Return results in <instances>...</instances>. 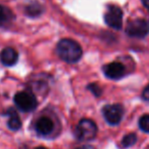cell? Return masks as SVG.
<instances>
[{"mask_svg":"<svg viewBox=\"0 0 149 149\" xmlns=\"http://www.w3.org/2000/svg\"><path fill=\"white\" fill-rule=\"evenodd\" d=\"M149 26L146 20L142 18H135L128 22L126 26V33L129 37L143 39L144 37L148 35Z\"/></svg>","mask_w":149,"mask_h":149,"instance_id":"cell-6","label":"cell"},{"mask_svg":"<svg viewBox=\"0 0 149 149\" xmlns=\"http://www.w3.org/2000/svg\"><path fill=\"white\" fill-rule=\"evenodd\" d=\"M35 149H48V148L44 147V146H39V147H37V148H35Z\"/></svg>","mask_w":149,"mask_h":149,"instance_id":"cell-19","label":"cell"},{"mask_svg":"<svg viewBox=\"0 0 149 149\" xmlns=\"http://www.w3.org/2000/svg\"><path fill=\"white\" fill-rule=\"evenodd\" d=\"M102 72L108 78L113 79V80H118L126 75V67L121 62L115 61V62L104 65L102 67Z\"/></svg>","mask_w":149,"mask_h":149,"instance_id":"cell-8","label":"cell"},{"mask_svg":"<svg viewBox=\"0 0 149 149\" xmlns=\"http://www.w3.org/2000/svg\"><path fill=\"white\" fill-rule=\"evenodd\" d=\"M141 1H142V3H143V5L149 10V0H141Z\"/></svg>","mask_w":149,"mask_h":149,"instance_id":"cell-18","label":"cell"},{"mask_svg":"<svg viewBox=\"0 0 149 149\" xmlns=\"http://www.w3.org/2000/svg\"><path fill=\"white\" fill-rule=\"evenodd\" d=\"M14 104L18 110L22 112L30 113L36 110L38 107V100L35 93L30 90H22L14 95Z\"/></svg>","mask_w":149,"mask_h":149,"instance_id":"cell-4","label":"cell"},{"mask_svg":"<svg viewBox=\"0 0 149 149\" xmlns=\"http://www.w3.org/2000/svg\"><path fill=\"white\" fill-rule=\"evenodd\" d=\"M87 89L90 90L92 92V94H94L95 96H100L102 93V90L97 83H90L88 86H87Z\"/></svg>","mask_w":149,"mask_h":149,"instance_id":"cell-15","label":"cell"},{"mask_svg":"<svg viewBox=\"0 0 149 149\" xmlns=\"http://www.w3.org/2000/svg\"><path fill=\"white\" fill-rule=\"evenodd\" d=\"M136 141H137V136H136V134L130 133V134H127L126 136H124L121 145H122V147H124V148H129V147H131V146H133L134 144L136 143Z\"/></svg>","mask_w":149,"mask_h":149,"instance_id":"cell-12","label":"cell"},{"mask_svg":"<svg viewBox=\"0 0 149 149\" xmlns=\"http://www.w3.org/2000/svg\"><path fill=\"white\" fill-rule=\"evenodd\" d=\"M11 17V11L5 6L0 5V26L7 24Z\"/></svg>","mask_w":149,"mask_h":149,"instance_id":"cell-13","label":"cell"},{"mask_svg":"<svg viewBox=\"0 0 149 149\" xmlns=\"http://www.w3.org/2000/svg\"><path fill=\"white\" fill-rule=\"evenodd\" d=\"M58 56L66 63H76L82 57V49L77 42L71 39H62L56 48Z\"/></svg>","mask_w":149,"mask_h":149,"instance_id":"cell-1","label":"cell"},{"mask_svg":"<svg viewBox=\"0 0 149 149\" xmlns=\"http://www.w3.org/2000/svg\"><path fill=\"white\" fill-rule=\"evenodd\" d=\"M44 8L43 5H41L38 2H31V4L26 5V15L31 16V17H36V16H39L43 13Z\"/></svg>","mask_w":149,"mask_h":149,"instance_id":"cell-11","label":"cell"},{"mask_svg":"<svg viewBox=\"0 0 149 149\" xmlns=\"http://www.w3.org/2000/svg\"><path fill=\"white\" fill-rule=\"evenodd\" d=\"M104 118L110 125H118L124 116V107L119 104H107L102 108Z\"/></svg>","mask_w":149,"mask_h":149,"instance_id":"cell-7","label":"cell"},{"mask_svg":"<svg viewBox=\"0 0 149 149\" xmlns=\"http://www.w3.org/2000/svg\"><path fill=\"white\" fill-rule=\"evenodd\" d=\"M97 134V126L92 120L82 119L78 122L74 129V135L79 141H90Z\"/></svg>","mask_w":149,"mask_h":149,"instance_id":"cell-3","label":"cell"},{"mask_svg":"<svg viewBox=\"0 0 149 149\" xmlns=\"http://www.w3.org/2000/svg\"><path fill=\"white\" fill-rule=\"evenodd\" d=\"M18 60V53L11 47H6L0 53V61L4 66H13Z\"/></svg>","mask_w":149,"mask_h":149,"instance_id":"cell-9","label":"cell"},{"mask_svg":"<svg viewBox=\"0 0 149 149\" xmlns=\"http://www.w3.org/2000/svg\"><path fill=\"white\" fill-rule=\"evenodd\" d=\"M139 128L145 133H149V114L143 115L139 119Z\"/></svg>","mask_w":149,"mask_h":149,"instance_id":"cell-14","label":"cell"},{"mask_svg":"<svg viewBox=\"0 0 149 149\" xmlns=\"http://www.w3.org/2000/svg\"><path fill=\"white\" fill-rule=\"evenodd\" d=\"M33 128L38 135L45 138L54 137L56 135V131H58L57 121L50 115L40 116L36 120Z\"/></svg>","mask_w":149,"mask_h":149,"instance_id":"cell-2","label":"cell"},{"mask_svg":"<svg viewBox=\"0 0 149 149\" xmlns=\"http://www.w3.org/2000/svg\"><path fill=\"white\" fill-rule=\"evenodd\" d=\"M7 116L9 117L7 121V127L11 131H18L22 128V120L17 115L16 111L13 109H9L7 111Z\"/></svg>","mask_w":149,"mask_h":149,"instance_id":"cell-10","label":"cell"},{"mask_svg":"<svg viewBox=\"0 0 149 149\" xmlns=\"http://www.w3.org/2000/svg\"><path fill=\"white\" fill-rule=\"evenodd\" d=\"M104 18L110 28L119 31L123 26V10L117 5H109Z\"/></svg>","mask_w":149,"mask_h":149,"instance_id":"cell-5","label":"cell"},{"mask_svg":"<svg viewBox=\"0 0 149 149\" xmlns=\"http://www.w3.org/2000/svg\"><path fill=\"white\" fill-rule=\"evenodd\" d=\"M147 24H148V26H149V22H147Z\"/></svg>","mask_w":149,"mask_h":149,"instance_id":"cell-20","label":"cell"},{"mask_svg":"<svg viewBox=\"0 0 149 149\" xmlns=\"http://www.w3.org/2000/svg\"><path fill=\"white\" fill-rule=\"evenodd\" d=\"M142 98L145 100H149V84L142 91Z\"/></svg>","mask_w":149,"mask_h":149,"instance_id":"cell-16","label":"cell"},{"mask_svg":"<svg viewBox=\"0 0 149 149\" xmlns=\"http://www.w3.org/2000/svg\"><path fill=\"white\" fill-rule=\"evenodd\" d=\"M75 149H95V148L91 145H83V146H80V147H77Z\"/></svg>","mask_w":149,"mask_h":149,"instance_id":"cell-17","label":"cell"}]
</instances>
